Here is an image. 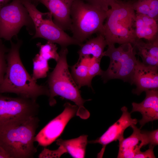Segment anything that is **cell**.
<instances>
[{"instance_id": "6da1fadb", "label": "cell", "mask_w": 158, "mask_h": 158, "mask_svg": "<svg viewBox=\"0 0 158 158\" xmlns=\"http://www.w3.org/2000/svg\"><path fill=\"white\" fill-rule=\"evenodd\" d=\"M10 42L11 48L6 54L7 68L4 81L0 85V93H13L35 100L42 95L49 97L48 86L38 84L22 62L19 50L22 41L18 40L16 43Z\"/></svg>"}, {"instance_id": "7a4b0ae2", "label": "cell", "mask_w": 158, "mask_h": 158, "mask_svg": "<svg viewBox=\"0 0 158 158\" xmlns=\"http://www.w3.org/2000/svg\"><path fill=\"white\" fill-rule=\"evenodd\" d=\"M68 52L67 47H61L56 65L48 76L49 104L51 106L54 105L56 102L54 98L57 96L70 100L78 107L76 115L86 119L89 117L90 113L84 104L86 101L91 99L85 100L81 97L80 88L69 71L67 60Z\"/></svg>"}, {"instance_id": "3957f363", "label": "cell", "mask_w": 158, "mask_h": 158, "mask_svg": "<svg viewBox=\"0 0 158 158\" xmlns=\"http://www.w3.org/2000/svg\"><path fill=\"white\" fill-rule=\"evenodd\" d=\"M131 1L118 0L107 12L101 34L107 45L118 43L133 44L138 39L135 31V14Z\"/></svg>"}, {"instance_id": "277c9868", "label": "cell", "mask_w": 158, "mask_h": 158, "mask_svg": "<svg viewBox=\"0 0 158 158\" xmlns=\"http://www.w3.org/2000/svg\"><path fill=\"white\" fill-rule=\"evenodd\" d=\"M40 120L33 117L14 126L0 128V146L10 158H32L37 152L34 144Z\"/></svg>"}, {"instance_id": "5b68a950", "label": "cell", "mask_w": 158, "mask_h": 158, "mask_svg": "<svg viewBox=\"0 0 158 158\" xmlns=\"http://www.w3.org/2000/svg\"><path fill=\"white\" fill-rule=\"evenodd\" d=\"M107 12L82 0H74L70 12L72 37L82 44L92 34L101 33Z\"/></svg>"}, {"instance_id": "8992f818", "label": "cell", "mask_w": 158, "mask_h": 158, "mask_svg": "<svg viewBox=\"0 0 158 158\" xmlns=\"http://www.w3.org/2000/svg\"><path fill=\"white\" fill-rule=\"evenodd\" d=\"M104 51L103 56L110 59L107 69L103 71L102 78L105 83L111 79H120L131 84L135 67L137 59L135 48L130 43L121 44L117 48L114 44L108 45Z\"/></svg>"}, {"instance_id": "52a82bcc", "label": "cell", "mask_w": 158, "mask_h": 158, "mask_svg": "<svg viewBox=\"0 0 158 158\" xmlns=\"http://www.w3.org/2000/svg\"><path fill=\"white\" fill-rule=\"evenodd\" d=\"M39 108L36 100L19 96L9 97L0 93V128L23 123L37 116Z\"/></svg>"}, {"instance_id": "ba28073f", "label": "cell", "mask_w": 158, "mask_h": 158, "mask_svg": "<svg viewBox=\"0 0 158 158\" xmlns=\"http://www.w3.org/2000/svg\"><path fill=\"white\" fill-rule=\"evenodd\" d=\"M24 26L34 28L22 0H12L0 8V39L11 41Z\"/></svg>"}, {"instance_id": "9c48e42d", "label": "cell", "mask_w": 158, "mask_h": 158, "mask_svg": "<svg viewBox=\"0 0 158 158\" xmlns=\"http://www.w3.org/2000/svg\"><path fill=\"white\" fill-rule=\"evenodd\" d=\"M52 17L51 14L49 12L32 20L35 30L32 39H44L48 41L59 44L61 47H67L71 45L80 46L82 44L70 36L56 25L53 21Z\"/></svg>"}, {"instance_id": "30bf717a", "label": "cell", "mask_w": 158, "mask_h": 158, "mask_svg": "<svg viewBox=\"0 0 158 158\" xmlns=\"http://www.w3.org/2000/svg\"><path fill=\"white\" fill-rule=\"evenodd\" d=\"M64 109L60 114L50 121L35 136V141L46 147L54 142L61 134L69 121L77 113L78 107L69 102L64 104Z\"/></svg>"}, {"instance_id": "8fae6325", "label": "cell", "mask_w": 158, "mask_h": 158, "mask_svg": "<svg viewBox=\"0 0 158 158\" xmlns=\"http://www.w3.org/2000/svg\"><path fill=\"white\" fill-rule=\"evenodd\" d=\"M158 66H148L137 60L132 80L136 88L133 93L139 95L144 91L158 88Z\"/></svg>"}, {"instance_id": "7c38bea8", "label": "cell", "mask_w": 158, "mask_h": 158, "mask_svg": "<svg viewBox=\"0 0 158 158\" xmlns=\"http://www.w3.org/2000/svg\"><path fill=\"white\" fill-rule=\"evenodd\" d=\"M122 112L120 118L110 126L106 131L99 138L95 140L90 141V143H98L101 144L102 148L101 153L103 154L107 145L111 142L118 141L124 138V132L128 127L133 125H136L138 122L136 118H131L130 113L128 111L127 108L123 106L121 109Z\"/></svg>"}, {"instance_id": "4fadbf2b", "label": "cell", "mask_w": 158, "mask_h": 158, "mask_svg": "<svg viewBox=\"0 0 158 158\" xmlns=\"http://www.w3.org/2000/svg\"><path fill=\"white\" fill-rule=\"evenodd\" d=\"M74 0H33L32 3L35 5L39 2L44 5L51 14L54 23L65 30L70 29L71 9Z\"/></svg>"}, {"instance_id": "5bb4252c", "label": "cell", "mask_w": 158, "mask_h": 158, "mask_svg": "<svg viewBox=\"0 0 158 158\" xmlns=\"http://www.w3.org/2000/svg\"><path fill=\"white\" fill-rule=\"evenodd\" d=\"M130 127L133 130L128 137L119 140L118 158H132L140 151L141 148L149 144L145 130L142 131L135 125Z\"/></svg>"}, {"instance_id": "9a60e30c", "label": "cell", "mask_w": 158, "mask_h": 158, "mask_svg": "<svg viewBox=\"0 0 158 158\" xmlns=\"http://www.w3.org/2000/svg\"><path fill=\"white\" fill-rule=\"evenodd\" d=\"M146 97L141 103L133 102L131 113L140 112L142 118L138 121L141 127L146 123L158 119V89L146 90Z\"/></svg>"}, {"instance_id": "2e32d148", "label": "cell", "mask_w": 158, "mask_h": 158, "mask_svg": "<svg viewBox=\"0 0 158 158\" xmlns=\"http://www.w3.org/2000/svg\"><path fill=\"white\" fill-rule=\"evenodd\" d=\"M156 20L147 16L136 13L135 31L138 39L152 41L158 37V25Z\"/></svg>"}, {"instance_id": "e0dca14e", "label": "cell", "mask_w": 158, "mask_h": 158, "mask_svg": "<svg viewBox=\"0 0 158 158\" xmlns=\"http://www.w3.org/2000/svg\"><path fill=\"white\" fill-rule=\"evenodd\" d=\"M133 44L138 49L137 54L141 57L144 64L158 66V37L147 43L138 39Z\"/></svg>"}, {"instance_id": "ac0fdd59", "label": "cell", "mask_w": 158, "mask_h": 158, "mask_svg": "<svg viewBox=\"0 0 158 158\" xmlns=\"http://www.w3.org/2000/svg\"><path fill=\"white\" fill-rule=\"evenodd\" d=\"M107 45L104 36L99 33L96 37L81 44L78 51L79 57L92 55L95 58L101 60L103 56L104 49Z\"/></svg>"}, {"instance_id": "d6986e66", "label": "cell", "mask_w": 158, "mask_h": 158, "mask_svg": "<svg viewBox=\"0 0 158 158\" xmlns=\"http://www.w3.org/2000/svg\"><path fill=\"white\" fill-rule=\"evenodd\" d=\"M87 137V135H83L70 140L59 139L56 140V143L58 145L63 146L73 157L84 158Z\"/></svg>"}, {"instance_id": "ffe728a7", "label": "cell", "mask_w": 158, "mask_h": 158, "mask_svg": "<svg viewBox=\"0 0 158 158\" xmlns=\"http://www.w3.org/2000/svg\"><path fill=\"white\" fill-rule=\"evenodd\" d=\"M132 6L137 13L147 16L158 20V0H138L132 2Z\"/></svg>"}, {"instance_id": "44dd1931", "label": "cell", "mask_w": 158, "mask_h": 158, "mask_svg": "<svg viewBox=\"0 0 158 158\" xmlns=\"http://www.w3.org/2000/svg\"><path fill=\"white\" fill-rule=\"evenodd\" d=\"M89 67L79 61L71 67V74L80 89L85 86L92 87V81L88 76Z\"/></svg>"}, {"instance_id": "7402d4cb", "label": "cell", "mask_w": 158, "mask_h": 158, "mask_svg": "<svg viewBox=\"0 0 158 158\" xmlns=\"http://www.w3.org/2000/svg\"><path fill=\"white\" fill-rule=\"evenodd\" d=\"M32 61L33 79L37 81V79L46 77L49 69L48 61L42 58L39 54L35 55Z\"/></svg>"}, {"instance_id": "603a6c76", "label": "cell", "mask_w": 158, "mask_h": 158, "mask_svg": "<svg viewBox=\"0 0 158 158\" xmlns=\"http://www.w3.org/2000/svg\"><path fill=\"white\" fill-rule=\"evenodd\" d=\"M36 45L39 49V54L42 58L48 61L54 59L57 62L58 60L59 55L55 43L48 41L44 44L39 42Z\"/></svg>"}, {"instance_id": "cb8c5ba5", "label": "cell", "mask_w": 158, "mask_h": 158, "mask_svg": "<svg viewBox=\"0 0 158 158\" xmlns=\"http://www.w3.org/2000/svg\"><path fill=\"white\" fill-rule=\"evenodd\" d=\"M9 50L0 39V85L3 82L6 73L7 64L6 53Z\"/></svg>"}, {"instance_id": "d4e9b609", "label": "cell", "mask_w": 158, "mask_h": 158, "mask_svg": "<svg viewBox=\"0 0 158 158\" xmlns=\"http://www.w3.org/2000/svg\"><path fill=\"white\" fill-rule=\"evenodd\" d=\"M66 152V149L61 145H59L58 149L54 150H50L45 148L39 154L38 157L40 158H60L62 155Z\"/></svg>"}, {"instance_id": "484cf974", "label": "cell", "mask_w": 158, "mask_h": 158, "mask_svg": "<svg viewBox=\"0 0 158 158\" xmlns=\"http://www.w3.org/2000/svg\"><path fill=\"white\" fill-rule=\"evenodd\" d=\"M100 61L101 60L95 58L88 68V76L91 81L94 77L97 75H101L103 72L100 66Z\"/></svg>"}, {"instance_id": "4316f807", "label": "cell", "mask_w": 158, "mask_h": 158, "mask_svg": "<svg viewBox=\"0 0 158 158\" xmlns=\"http://www.w3.org/2000/svg\"><path fill=\"white\" fill-rule=\"evenodd\" d=\"M97 7L102 10L107 11L110 6L118 0H82Z\"/></svg>"}, {"instance_id": "83f0119b", "label": "cell", "mask_w": 158, "mask_h": 158, "mask_svg": "<svg viewBox=\"0 0 158 158\" xmlns=\"http://www.w3.org/2000/svg\"><path fill=\"white\" fill-rule=\"evenodd\" d=\"M149 141V145L154 147L158 145V129L152 131L145 130Z\"/></svg>"}, {"instance_id": "f1b7e54d", "label": "cell", "mask_w": 158, "mask_h": 158, "mask_svg": "<svg viewBox=\"0 0 158 158\" xmlns=\"http://www.w3.org/2000/svg\"><path fill=\"white\" fill-rule=\"evenodd\" d=\"M154 147L149 145V149L144 152L141 151L136 154L134 158H155L153 149Z\"/></svg>"}, {"instance_id": "f546056e", "label": "cell", "mask_w": 158, "mask_h": 158, "mask_svg": "<svg viewBox=\"0 0 158 158\" xmlns=\"http://www.w3.org/2000/svg\"><path fill=\"white\" fill-rule=\"evenodd\" d=\"M0 158H10L9 155L1 146H0Z\"/></svg>"}, {"instance_id": "4dcf8cb0", "label": "cell", "mask_w": 158, "mask_h": 158, "mask_svg": "<svg viewBox=\"0 0 158 158\" xmlns=\"http://www.w3.org/2000/svg\"><path fill=\"white\" fill-rule=\"evenodd\" d=\"M12 0H0V8Z\"/></svg>"}, {"instance_id": "1f68e13d", "label": "cell", "mask_w": 158, "mask_h": 158, "mask_svg": "<svg viewBox=\"0 0 158 158\" xmlns=\"http://www.w3.org/2000/svg\"><path fill=\"white\" fill-rule=\"evenodd\" d=\"M29 0L30 1H31L32 2L33 1V0Z\"/></svg>"}, {"instance_id": "d6a6232c", "label": "cell", "mask_w": 158, "mask_h": 158, "mask_svg": "<svg viewBox=\"0 0 158 158\" xmlns=\"http://www.w3.org/2000/svg\"></svg>"}]
</instances>
